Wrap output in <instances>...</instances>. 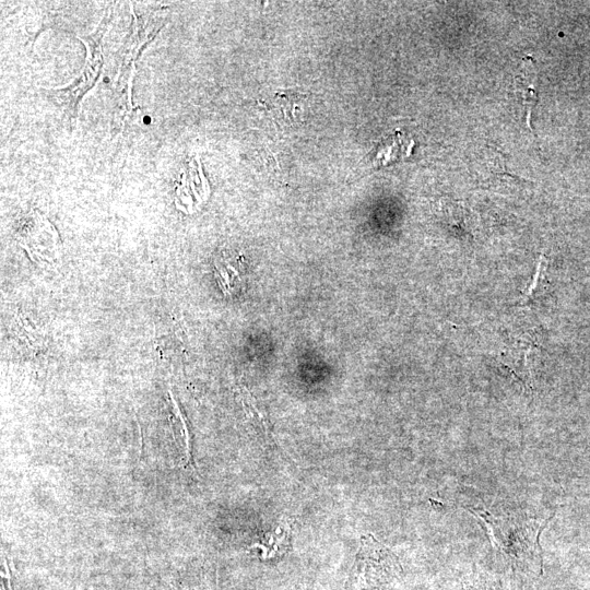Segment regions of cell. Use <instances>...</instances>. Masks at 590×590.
<instances>
[{
	"label": "cell",
	"mask_w": 590,
	"mask_h": 590,
	"mask_svg": "<svg viewBox=\"0 0 590 590\" xmlns=\"http://www.w3.org/2000/svg\"><path fill=\"white\" fill-rule=\"evenodd\" d=\"M546 290V262L545 258L541 255L536 266L533 280L523 294L520 304L522 306H532L539 304L542 300V296Z\"/></svg>",
	"instance_id": "3957f363"
},
{
	"label": "cell",
	"mask_w": 590,
	"mask_h": 590,
	"mask_svg": "<svg viewBox=\"0 0 590 590\" xmlns=\"http://www.w3.org/2000/svg\"><path fill=\"white\" fill-rule=\"evenodd\" d=\"M533 345L526 340H516L503 350L499 359L500 363L523 382L526 387L531 388V358Z\"/></svg>",
	"instance_id": "6da1fadb"
},
{
	"label": "cell",
	"mask_w": 590,
	"mask_h": 590,
	"mask_svg": "<svg viewBox=\"0 0 590 590\" xmlns=\"http://www.w3.org/2000/svg\"><path fill=\"white\" fill-rule=\"evenodd\" d=\"M263 542H266V545L257 544L255 546L262 548L268 555L278 554V552L283 551L282 548H285L290 542V530L287 526H281L274 532L267 534Z\"/></svg>",
	"instance_id": "277c9868"
},
{
	"label": "cell",
	"mask_w": 590,
	"mask_h": 590,
	"mask_svg": "<svg viewBox=\"0 0 590 590\" xmlns=\"http://www.w3.org/2000/svg\"><path fill=\"white\" fill-rule=\"evenodd\" d=\"M536 70L533 60L526 58L519 74L515 79V91L526 110L527 126L533 131L531 123L532 110L538 102Z\"/></svg>",
	"instance_id": "7a4b0ae2"
}]
</instances>
